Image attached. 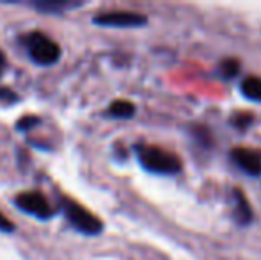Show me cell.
I'll return each instance as SVG.
<instances>
[{
    "label": "cell",
    "instance_id": "4",
    "mask_svg": "<svg viewBox=\"0 0 261 260\" xmlns=\"http://www.w3.org/2000/svg\"><path fill=\"white\" fill-rule=\"evenodd\" d=\"M14 205H16L18 210L25 212V214L32 216V218H38L41 221H48L54 218V208L48 203L46 196L39 191H25L20 193L14 198Z\"/></svg>",
    "mask_w": 261,
    "mask_h": 260
},
{
    "label": "cell",
    "instance_id": "13",
    "mask_svg": "<svg viewBox=\"0 0 261 260\" xmlns=\"http://www.w3.org/2000/svg\"><path fill=\"white\" fill-rule=\"evenodd\" d=\"M238 69H240V64H238V61H234V59H226L222 64H220V72H222V75L226 77V79L234 77L238 73Z\"/></svg>",
    "mask_w": 261,
    "mask_h": 260
},
{
    "label": "cell",
    "instance_id": "5",
    "mask_svg": "<svg viewBox=\"0 0 261 260\" xmlns=\"http://www.w3.org/2000/svg\"><path fill=\"white\" fill-rule=\"evenodd\" d=\"M93 23L101 27H142L148 23V18L134 11H107L94 16Z\"/></svg>",
    "mask_w": 261,
    "mask_h": 260
},
{
    "label": "cell",
    "instance_id": "11",
    "mask_svg": "<svg viewBox=\"0 0 261 260\" xmlns=\"http://www.w3.org/2000/svg\"><path fill=\"white\" fill-rule=\"evenodd\" d=\"M21 98L18 93H14L11 87L7 86H0V104H6V105H14L18 104Z\"/></svg>",
    "mask_w": 261,
    "mask_h": 260
},
{
    "label": "cell",
    "instance_id": "14",
    "mask_svg": "<svg viewBox=\"0 0 261 260\" xmlns=\"http://www.w3.org/2000/svg\"><path fill=\"white\" fill-rule=\"evenodd\" d=\"M0 232H4V233L14 232V223L11 221V219H7L2 212H0Z\"/></svg>",
    "mask_w": 261,
    "mask_h": 260
},
{
    "label": "cell",
    "instance_id": "1",
    "mask_svg": "<svg viewBox=\"0 0 261 260\" xmlns=\"http://www.w3.org/2000/svg\"><path fill=\"white\" fill-rule=\"evenodd\" d=\"M21 45H23L29 59L38 66H54L61 59L59 43L41 31H32L21 36Z\"/></svg>",
    "mask_w": 261,
    "mask_h": 260
},
{
    "label": "cell",
    "instance_id": "8",
    "mask_svg": "<svg viewBox=\"0 0 261 260\" xmlns=\"http://www.w3.org/2000/svg\"><path fill=\"white\" fill-rule=\"evenodd\" d=\"M233 195H234V219H237V223H240V225H247L252 219L251 205H249L247 198L244 196V193H242L240 189H234Z\"/></svg>",
    "mask_w": 261,
    "mask_h": 260
},
{
    "label": "cell",
    "instance_id": "9",
    "mask_svg": "<svg viewBox=\"0 0 261 260\" xmlns=\"http://www.w3.org/2000/svg\"><path fill=\"white\" fill-rule=\"evenodd\" d=\"M107 114L110 118H117V120H130L135 114V105L128 100H114L112 104L107 109Z\"/></svg>",
    "mask_w": 261,
    "mask_h": 260
},
{
    "label": "cell",
    "instance_id": "10",
    "mask_svg": "<svg viewBox=\"0 0 261 260\" xmlns=\"http://www.w3.org/2000/svg\"><path fill=\"white\" fill-rule=\"evenodd\" d=\"M242 93L252 102H261V79L259 77H247L242 82Z\"/></svg>",
    "mask_w": 261,
    "mask_h": 260
},
{
    "label": "cell",
    "instance_id": "7",
    "mask_svg": "<svg viewBox=\"0 0 261 260\" xmlns=\"http://www.w3.org/2000/svg\"><path fill=\"white\" fill-rule=\"evenodd\" d=\"M82 4L84 2H73V0H39V2H31L29 6L43 14H62L69 9H76Z\"/></svg>",
    "mask_w": 261,
    "mask_h": 260
},
{
    "label": "cell",
    "instance_id": "6",
    "mask_svg": "<svg viewBox=\"0 0 261 260\" xmlns=\"http://www.w3.org/2000/svg\"><path fill=\"white\" fill-rule=\"evenodd\" d=\"M233 160L249 175H261V157L259 153L252 152L249 148H234L231 152Z\"/></svg>",
    "mask_w": 261,
    "mask_h": 260
},
{
    "label": "cell",
    "instance_id": "3",
    "mask_svg": "<svg viewBox=\"0 0 261 260\" xmlns=\"http://www.w3.org/2000/svg\"><path fill=\"white\" fill-rule=\"evenodd\" d=\"M62 214L68 219V223L76 230V232L84 233V235H100L103 232V223L100 218L87 210L84 205L76 203L71 198H62L61 200Z\"/></svg>",
    "mask_w": 261,
    "mask_h": 260
},
{
    "label": "cell",
    "instance_id": "2",
    "mask_svg": "<svg viewBox=\"0 0 261 260\" xmlns=\"http://www.w3.org/2000/svg\"><path fill=\"white\" fill-rule=\"evenodd\" d=\"M135 150H137L139 162L142 164V168H146L151 173L174 175L181 170L179 159L174 153L167 152V150L158 148V146H149V145H139Z\"/></svg>",
    "mask_w": 261,
    "mask_h": 260
},
{
    "label": "cell",
    "instance_id": "15",
    "mask_svg": "<svg viewBox=\"0 0 261 260\" xmlns=\"http://www.w3.org/2000/svg\"><path fill=\"white\" fill-rule=\"evenodd\" d=\"M251 122H252V116H251V114H247V112H245V114L237 116V118L233 120V123L238 127V129H247L249 123H251Z\"/></svg>",
    "mask_w": 261,
    "mask_h": 260
},
{
    "label": "cell",
    "instance_id": "12",
    "mask_svg": "<svg viewBox=\"0 0 261 260\" xmlns=\"http://www.w3.org/2000/svg\"><path fill=\"white\" fill-rule=\"evenodd\" d=\"M41 123V120L38 118V116H32V114H25L23 118H20L16 122V130L20 132H25V130H32L36 125H39Z\"/></svg>",
    "mask_w": 261,
    "mask_h": 260
},
{
    "label": "cell",
    "instance_id": "16",
    "mask_svg": "<svg viewBox=\"0 0 261 260\" xmlns=\"http://www.w3.org/2000/svg\"><path fill=\"white\" fill-rule=\"evenodd\" d=\"M7 68V59H6V54L0 50V77L4 75V72H6Z\"/></svg>",
    "mask_w": 261,
    "mask_h": 260
}]
</instances>
